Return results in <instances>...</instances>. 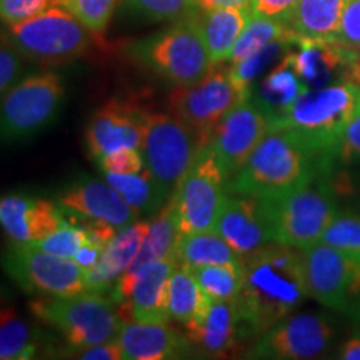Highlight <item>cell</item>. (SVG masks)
<instances>
[{"label":"cell","instance_id":"cell-1","mask_svg":"<svg viewBox=\"0 0 360 360\" xmlns=\"http://www.w3.org/2000/svg\"><path fill=\"white\" fill-rule=\"evenodd\" d=\"M244 287L237 299L244 334L260 337L302 305L307 295L302 255L269 242L244 255Z\"/></svg>","mask_w":360,"mask_h":360},{"label":"cell","instance_id":"cell-2","mask_svg":"<svg viewBox=\"0 0 360 360\" xmlns=\"http://www.w3.org/2000/svg\"><path fill=\"white\" fill-rule=\"evenodd\" d=\"M330 169L332 162L323 159L302 135L274 125L244 167L227 180V192L255 199L278 195L310 182L317 174H330Z\"/></svg>","mask_w":360,"mask_h":360},{"label":"cell","instance_id":"cell-3","mask_svg":"<svg viewBox=\"0 0 360 360\" xmlns=\"http://www.w3.org/2000/svg\"><path fill=\"white\" fill-rule=\"evenodd\" d=\"M259 200L270 240L304 250L319 244L339 212L330 174L321 172L289 192Z\"/></svg>","mask_w":360,"mask_h":360},{"label":"cell","instance_id":"cell-4","mask_svg":"<svg viewBox=\"0 0 360 360\" xmlns=\"http://www.w3.org/2000/svg\"><path fill=\"white\" fill-rule=\"evenodd\" d=\"M357 115H360V84L342 80L321 89H305L281 122L274 125L295 130L323 159L332 162L342 135Z\"/></svg>","mask_w":360,"mask_h":360},{"label":"cell","instance_id":"cell-5","mask_svg":"<svg viewBox=\"0 0 360 360\" xmlns=\"http://www.w3.org/2000/svg\"><path fill=\"white\" fill-rule=\"evenodd\" d=\"M29 309L35 319L60 332L69 350L115 340L124 326L115 300L107 292L42 295L30 300Z\"/></svg>","mask_w":360,"mask_h":360},{"label":"cell","instance_id":"cell-6","mask_svg":"<svg viewBox=\"0 0 360 360\" xmlns=\"http://www.w3.org/2000/svg\"><path fill=\"white\" fill-rule=\"evenodd\" d=\"M65 85L57 72L22 77L0 97V148L37 137L57 119Z\"/></svg>","mask_w":360,"mask_h":360},{"label":"cell","instance_id":"cell-7","mask_svg":"<svg viewBox=\"0 0 360 360\" xmlns=\"http://www.w3.org/2000/svg\"><path fill=\"white\" fill-rule=\"evenodd\" d=\"M130 56L177 87L200 82L214 67L195 24V15L137 40L130 45Z\"/></svg>","mask_w":360,"mask_h":360},{"label":"cell","instance_id":"cell-8","mask_svg":"<svg viewBox=\"0 0 360 360\" xmlns=\"http://www.w3.org/2000/svg\"><path fill=\"white\" fill-rule=\"evenodd\" d=\"M7 39L29 60L42 65H64L87 56L90 30L67 8L53 6L39 15L8 25Z\"/></svg>","mask_w":360,"mask_h":360},{"label":"cell","instance_id":"cell-9","mask_svg":"<svg viewBox=\"0 0 360 360\" xmlns=\"http://www.w3.org/2000/svg\"><path fill=\"white\" fill-rule=\"evenodd\" d=\"M204 148L199 134L179 117L146 110L141 152L146 169L170 195Z\"/></svg>","mask_w":360,"mask_h":360},{"label":"cell","instance_id":"cell-10","mask_svg":"<svg viewBox=\"0 0 360 360\" xmlns=\"http://www.w3.org/2000/svg\"><path fill=\"white\" fill-rule=\"evenodd\" d=\"M0 265L27 294L67 297L90 290L87 270L74 259L49 254L30 242L11 238L0 252Z\"/></svg>","mask_w":360,"mask_h":360},{"label":"cell","instance_id":"cell-11","mask_svg":"<svg viewBox=\"0 0 360 360\" xmlns=\"http://www.w3.org/2000/svg\"><path fill=\"white\" fill-rule=\"evenodd\" d=\"M249 97V90L238 87L229 67L214 65L200 82L174 89L167 105L170 114L191 125L207 147L220 120Z\"/></svg>","mask_w":360,"mask_h":360},{"label":"cell","instance_id":"cell-12","mask_svg":"<svg viewBox=\"0 0 360 360\" xmlns=\"http://www.w3.org/2000/svg\"><path fill=\"white\" fill-rule=\"evenodd\" d=\"M225 195L227 179L209 146L200 152L170 195L179 233L214 231Z\"/></svg>","mask_w":360,"mask_h":360},{"label":"cell","instance_id":"cell-13","mask_svg":"<svg viewBox=\"0 0 360 360\" xmlns=\"http://www.w3.org/2000/svg\"><path fill=\"white\" fill-rule=\"evenodd\" d=\"M307 295L332 310H352L360 300V262L334 247L315 244L300 250Z\"/></svg>","mask_w":360,"mask_h":360},{"label":"cell","instance_id":"cell-14","mask_svg":"<svg viewBox=\"0 0 360 360\" xmlns=\"http://www.w3.org/2000/svg\"><path fill=\"white\" fill-rule=\"evenodd\" d=\"M175 267L177 264L172 259L152 260L120 276L110 295L124 323L169 322V282Z\"/></svg>","mask_w":360,"mask_h":360},{"label":"cell","instance_id":"cell-15","mask_svg":"<svg viewBox=\"0 0 360 360\" xmlns=\"http://www.w3.org/2000/svg\"><path fill=\"white\" fill-rule=\"evenodd\" d=\"M334 328L317 314H295L270 327L250 350L252 359L309 360L328 350Z\"/></svg>","mask_w":360,"mask_h":360},{"label":"cell","instance_id":"cell-16","mask_svg":"<svg viewBox=\"0 0 360 360\" xmlns=\"http://www.w3.org/2000/svg\"><path fill=\"white\" fill-rule=\"evenodd\" d=\"M270 130V120L252 97L229 112L215 129L212 147L225 179L231 180L244 167L252 152Z\"/></svg>","mask_w":360,"mask_h":360},{"label":"cell","instance_id":"cell-17","mask_svg":"<svg viewBox=\"0 0 360 360\" xmlns=\"http://www.w3.org/2000/svg\"><path fill=\"white\" fill-rule=\"evenodd\" d=\"M143 117L146 109L130 101L112 98L98 107L85 130V146L90 159L97 160L124 147L141 148Z\"/></svg>","mask_w":360,"mask_h":360},{"label":"cell","instance_id":"cell-18","mask_svg":"<svg viewBox=\"0 0 360 360\" xmlns=\"http://www.w3.org/2000/svg\"><path fill=\"white\" fill-rule=\"evenodd\" d=\"M58 205L72 217L97 220L117 229L135 222L141 215L105 179L75 180L60 192Z\"/></svg>","mask_w":360,"mask_h":360},{"label":"cell","instance_id":"cell-19","mask_svg":"<svg viewBox=\"0 0 360 360\" xmlns=\"http://www.w3.org/2000/svg\"><path fill=\"white\" fill-rule=\"evenodd\" d=\"M295 45L299 52H289L290 62L305 87L321 89L347 80L354 49L335 39H297Z\"/></svg>","mask_w":360,"mask_h":360},{"label":"cell","instance_id":"cell-20","mask_svg":"<svg viewBox=\"0 0 360 360\" xmlns=\"http://www.w3.org/2000/svg\"><path fill=\"white\" fill-rule=\"evenodd\" d=\"M67 222L64 210L51 200L32 195H0V227L8 238L37 242Z\"/></svg>","mask_w":360,"mask_h":360},{"label":"cell","instance_id":"cell-21","mask_svg":"<svg viewBox=\"0 0 360 360\" xmlns=\"http://www.w3.org/2000/svg\"><path fill=\"white\" fill-rule=\"evenodd\" d=\"M214 232H217L242 257L272 242L260 212L259 200L240 193L227 192L215 220Z\"/></svg>","mask_w":360,"mask_h":360},{"label":"cell","instance_id":"cell-22","mask_svg":"<svg viewBox=\"0 0 360 360\" xmlns=\"http://www.w3.org/2000/svg\"><path fill=\"white\" fill-rule=\"evenodd\" d=\"M117 340L129 360L182 359L192 352L187 334L162 322H125Z\"/></svg>","mask_w":360,"mask_h":360},{"label":"cell","instance_id":"cell-23","mask_svg":"<svg viewBox=\"0 0 360 360\" xmlns=\"http://www.w3.org/2000/svg\"><path fill=\"white\" fill-rule=\"evenodd\" d=\"M186 334L202 354L227 355L237 345L238 335L244 334L237 300H210L202 317L186 326Z\"/></svg>","mask_w":360,"mask_h":360},{"label":"cell","instance_id":"cell-24","mask_svg":"<svg viewBox=\"0 0 360 360\" xmlns=\"http://www.w3.org/2000/svg\"><path fill=\"white\" fill-rule=\"evenodd\" d=\"M150 222L135 220V222L120 227L114 238L105 245L101 262L89 274V289L98 292H110L120 276L130 269L141 252L146 240Z\"/></svg>","mask_w":360,"mask_h":360},{"label":"cell","instance_id":"cell-25","mask_svg":"<svg viewBox=\"0 0 360 360\" xmlns=\"http://www.w3.org/2000/svg\"><path fill=\"white\" fill-rule=\"evenodd\" d=\"M250 17L252 8L238 7H217L195 13V24L214 65L229 60Z\"/></svg>","mask_w":360,"mask_h":360},{"label":"cell","instance_id":"cell-26","mask_svg":"<svg viewBox=\"0 0 360 360\" xmlns=\"http://www.w3.org/2000/svg\"><path fill=\"white\" fill-rule=\"evenodd\" d=\"M305 89L307 87L292 67L290 56L287 52L281 62L262 79L259 85V96L254 101L267 115L270 125H274L281 122L292 103Z\"/></svg>","mask_w":360,"mask_h":360},{"label":"cell","instance_id":"cell-27","mask_svg":"<svg viewBox=\"0 0 360 360\" xmlns=\"http://www.w3.org/2000/svg\"><path fill=\"white\" fill-rule=\"evenodd\" d=\"M349 0H299L287 20L297 39H334Z\"/></svg>","mask_w":360,"mask_h":360},{"label":"cell","instance_id":"cell-28","mask_svg":"<svg viewBox=\"0 0 360 360\" xmlns=\"http://www.w3.org/2000/svg\"><path fill=\"white\" fill-rule=\"evenodd\" d=\"M172 260L182 267L210 264H244V257L214 231L179 233Z\"/></svg>","mask_w":360,"mask_h":360},{"label":"cell","instance_id":"cell-29","mask_svg":"<svg viewBox=\"0 0 360 360\" xmlns=\"http://www.w3.org/2000/svg\"><path fill=\"white\" fill-rule=\"evenodd\" d=\"M209 304L210 299L200 289L191 270L177 265L169 282L167 307L170 319L184 323L186 327L202 317Z\"/></svg>","mask_w":360,"mask_h":360},{"label":"cell","instance_id":"cell-30","mask_svg":"<svg viewBox=\"0 0 360 360\" xmlns=\"http://www.w3.org/2000/svg\"><path fill=\"white\" fill-rule=\"evenodd\" d=\"M42 337L15 309H0V360H29L39 354Z\"/></svg>","mask_w":360,"mask_h":360},{"label":"cell","instance_id":"cell-31","mask_svg":"<svg viewBox=\"0 0 360 360\" xmlns=\"http://www.w3.org/2000/svg\"><path fill=\"white\" fill-rule=\"evenodd\" d=\"M103 179L122 193L124 199L139 212H157L170 199V193L162 188L147 169L139 174H103Z\"/></svg>","mask_w":360,"mask_h":360},{"label":"cell","instance_id":"cell-32","mask_svg":"<svg viewBox=\"0 0 360 360\" xmlns=\"http://www.w3.org/2000/svg\"><path fill=\"white\" fill-rule=\"evenodd\" d=\"M277 40H289L295 45L297 37L285 22L252 12L249 24L245 25L244 32L238 37L236 47L229 57V62L237 64V62L245 60L254 53L262 51L265 45L277 42Z\"/></svg>","mask_w":360,"mask_h":360},{"label":"cell","instance_id":"cell-33","mask_svg":"<svg viewBox=\"0 0 360 360\" xmlns=\"http://www.w3.org/2000/svg\"><path fill=\"white\" fill-rule=\"evenodd\" d=\"M177 237V220H175L172 200L169 199L167 204L162 207L160 210H157L155 219L152 220L150 227H148L142 249L139 252L137 259L134 260V264L130 265V269H137L143 264L152 262V260L172 259Z\"/></svg>","mask_w":360,"mask_h":360},{"label":"cell","instance_id":"cell-34","mask_svg":"<svg viewBox=\"0 0 360 360\" xmlns=\"http://www.w3.org/2000/svg\"><path fill=\"white\" fill-rule=\"evenodd\" d=\"M187 269L210 300H237L244 287V264H210Z\"/></svg>","mask_w":360,"mask_h":360},{"label":"cell","instance_id":"cell-35","mask_svg":"<svg viewBox=\"0 0 360 360\" xmlns=\"http://www.w3.org/2000/svg\"><path fill=\"white\" fill-rule=\"evenodd\" d=\"M294 45L289 40H277V42H272L265 45L262 51H259L254 56H250L245 60L237 62V64H231L229 67V72H231L232 79L236 80L238 87L249 90L252 87V82L259 77L262 72L270 67L272 64L278 62V58L283 57L287 53V49Z\"/></svg>","mask_w":360,"mask_h":360},{"label":"cell","instance_id":"cell-36","mask_svg":"<svg viewBox=\"0 0 360 360\" xmlns=\"http://www.w3.org/2000/svg\"><path fill=\"white\" fill-rule=\"evenodd\" d=\"M321 242L360 262V215L337 212L323 231Z\"/></svg>","mask_w":360,"mask_h":360},{"label":"cell","instance_id":"cell-37","mask_svg":"<svg viewBox=\"0 0 360 360\" xmlns=\"http://www.w3.org/2000/svg\"><path fill=\"white\" fill-rule=\"evenodd\" d=\"M130 11L150 22H179L200 11L193 0H125Z\"/></svg>","mask_w":360,"mask_h":360},{"label":"cell","instance_id":"cell-38","mask_svg":"<svg viewBox=\"0 0 360 360\" xmlns=\"http://www.w3.org/2000/svg\"><path fill=\"white\" fill-rule=\"evenodd\" d=\"M89 242L90 237L87 231L84 227H80L79 224L67 220L57 231H53L52 233H49V236H45L37 242H30V244L37 245L39 249L49 252V254L58 255V257L75 259L77 252L85 244H89Z\"/></svg>","mask_w":360,"mask_h":360},{"label":"cell","instance_id":"cell-39","mask_svg":"<svg viewBox=\"0 0 360 360\" xmlns=\"http://www.w3.org/2000/svg\"><path fill=\"white\" fill-rule=\"evenodd\" d=\"M117 0H64V6L94 35H101L109 27Z\"/></svg>","mask_w":360,"mask_h":360},{"label":"cell","instance_id":"cell-40","mask_svg":"<svg viewBox=\"0 0 360 360\" xmlns=\"http://www.w3.org/2000/svg\"><path fill=\"white\" fill-rule=\"evenodd\" d=\"M102 174H139L146 169L141 148L124 147L97 159Z\"/></svg>","mask_w":360,"mask_h":360},{"label":"cell","instance_id":"cell-41","mask_svg":"<svg viewBox=\"0 0 360 360\" xmlns=\"http://www.w3.org/2000/svg\"><path fill=\"white\" fill-rule=\"evenodd\" d=\"M25 72V57L8 39H0V97L19 82Z\"/></svg>","mask_w":360,"mask_h":360},{"label":"cell","instance_id":"cell-42","mask_svg":"<svg viewBox=\"0 0 360 360\" xmlns=\"http://www.w3.org/2000/svg\"><path fill=\"white\" fill-rule=\"evenodd\" d=\"M53 6H58V0H2L0 20L12 25L39 15Z\"/></svg>","mask_w":360,"mask_h":360},{"label":"cell","instance_id":"cell-43","mask_svg":"<svg viewBox=\"0 0 360 360\" xmlns=\"http://www.w3.org/2000/svg\"><path fill=\"white\" fill-rule=\"evenodd\" d=\"M335 162H339L342 167H360V115L355 117L342 135L332 164Z\"/></svg>","mask_w":360,"mask_h":360},{"label":"cell","instance_id":"cell-44","mask_svg":"<svg viewBox=\"0 0 360 360\" xmlns=\"http://www.w3.org/2000/svg\"><path fill=\"white\" fill-rule=\"evenodd\" d=\"M334 39L345 47L360 51V0H349Z\"/></svg>","mask_w":360,"mask_h":360},{"label":"cell","instance_id":"cell-45","mask_svg":"<svg viewBox=\"0 0 360 360\" xmlns=\"http://www.w3.org/2000/svg\"><path fill=\"white\" fill-rule=\"evenodd\" d=\"M72 357L82 359V360H122L124 352L120 347L119 340L102 342V344L89 345V347L69 350Z\"/></svg>","mask_w":360,"mask_h":360},{"label":"cell","instance_id":"cell-46","mask_svg":"<svg viewBox=\"0 0 360 360\" xmlns=\"http://www.w3.org/2000/svg\"><path fill=\"white\" fill-rule=\"evenodd\" d=\"M297 2L299 0H252V12L287 24Z\"/></svg>","mask_w":360,"mask_h":360},{"label":"cell","instance_id":"cell-47","mask_svg":"<svg viewBox=\"0 0 360 360\" xmlns=\"http://www.w3.org/2000/svg\"><path fill=\"white\" fill-rule=\"evenodd\" d=\"M103 249H105V245L98 244V242L90 238L89 244H85L82 249L77 252V255H75L74 260L80 265V267H84L87 272H90V270L96 269L97 264L101 262Z\"/></svg>","mask_w":360,"mask_h":360},{"label":"cell","instance_id":"cell-48","mask_svg":"<svg viewBox=\"0 0 360 360\" xmlns=\"http://www.w3.org/2000/svg\"><path fill=\"white\" fill-rule=\"evenodd\" d=\"M200 11H210L217 7H238L252 8V0H193Z\"/></svg>","mask_w":360,"mask_h":360},{"label":"cell","instance_id":"cell-49","mask_svg":"<svg viewBox=\"0 0 360 360\" xmlns=\"http://www.w3.org/2000/svg\"><path fill=\"white\" fill-rule=\"evenodd\" d=\"M337 357L342 360H360V337H354L342 345Z\"/></svg>","mask_w":360,"mask_h":360},{"label":"cell","instance_id":"cell-50","mask_svg":"<svg viewBox=\"0 0 360 360\" xmlns=\"http://www.w3.org/2000/svg\"><path fill=\"white\" fill-rule=\"evenodd\" d=\"M11 299H12L11 290L6 289V287H4V285H0V309L6 307L7 302H8V300H11Z\"/></svg>","mask_w":360,"mask_h":360},{"label":"cell","instance_id":"cell-51","mask_svg":"<svg viewBox=\"0 0 360 360\" xmlns=\"http://www.w3.org/2000/svg\"><path fill=\"white\" fill-rule=\"evenodd\" d=\"M354 312H355V317H357V321H359V326H360V300L357 302V305H355V307L352 309Z\"/></svg>","mask_w":360,"mask_h":360},{"label":"cell","instance_id":"cell-52","mask_svg":"<svg viewBox=\"0 0 360 360\" xmlns=\"http://www.w3.org/2000/svg\"><path fill=\"white\" fill-rule=\"evenodd\" d=\"M0 4H2V0H0Z\"/></svg>","mask_w":360,"mask_h":360}]
</instances>
